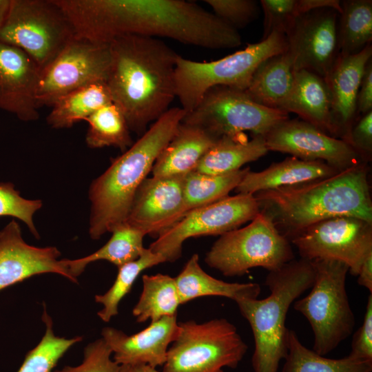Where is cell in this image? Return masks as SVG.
<instances>
[{"instance_id":"ab89813d","label":"cell","mask_w":372,"mask_h":372,"mask_svg":"<svg viewBox=\"0 0 372 372\" xmlns=\"http://www.w3.org/2000/svg\"><path fill=\"white\" fill-rule=\"evenodd\" d=\"M112 354L111 348L102 338L86 346L81 364L65 366L53 372H120L121 365L111 358Z\"/></svg>"},{"instance_id":"9a60e30c","label":"cell","mask_w":372,"mask_h":372,"mask_svg":"<svg viewBox=\"0 0 372 372\" xmlns=\"http://www.w3.org/2000/svg\"><path fill=\"white\" fill-rule=\"evenodd\" d=\"M339 13L316 9L299 17L286 34L295 71L305 70L325 79L339 54Z\"/></svg>"},{"instance_id":"4fadbf2b","label":"cell","mask_w":372,"mask_h":372,"mask_svg":"<svg viewBox=\"0 0 372 372\" xmlns=\"http://www.w3.org/2000/svg\"><path fill=\"white\" fill-rule=\"evenodd\" d=\"M290 242L302 258L338 260L357 276L372 255V223L352 216L333 217L307 227Z\"/></svg>"},{"instance_id":"4316f807","label":"cell","mask_w":372,"mask_h":372,"mask_svg":"<svg viewBox=\"0 0 372 372\" xmlns=\"http://www.w3.org/2000/svg\"><path fill=\"white\" fill-rule=\"evenodd\" d=\"M268 151L262 136H254L251 140L247 137H221L205 153L194 170L214 175L231 173L260 158Z\"/></svg>"},{"instance_id":"ba28073f","label":"cell","mask_w":372,"mask_h":372,"mask_svg":"<svg viewBox=\"0 0 372 372\" xmlns=\"http://www.w3.org/2000/svg\"><path fill=\"white\" fill-rule=\"evenodd\" d=\"M293 259L290 242L271 218L260 211L245 227L220 236L205 261L224 276L233 277L255 267L275 271Z\"/></svg>"},{"instance_id":"e575fe53","label":"cell","mask_w":372,"mask_h":372,"mask_svg":"<svg viewBox=\"0 0 372 372\" xmlns=\"http://www.w3.org/2000/svg\"><path fill=\"white\" fill-rule=\"evenodd\" d=\"M163 262L165 260L160 254L145 248L138 259L118 267L117 276L110 289L103 294L95 296V301L103 306L97 313L99 318L104 322H109L116 316L120 302L130 291L139 274Z\"/></svg>"},{"instance_id":"b9f144b4","label":"cell","mask_w":372,"mask_h":372,"mask_svg":"<svg viewBox=\"0 0 372 372\" xmlns=\"http://www.w3.org/2000/svg\"><path fill=\"white\" fill-rule=\"evenodd\" d=\"M349 143L367 163L372 156V111L355 121L350 132Z\"/></svg>"},{"instance_id":"f546056e","label":"cell","mask_w":372,"mask_h":372,"mask_svg":"<svg viewBox=\"0 0 372 372\" xmlns=\"http://www.w3.org/2000/svg\"><path fill=\"white\" fill-rule=\"evenodd\" d=\"M143 290L132 310L138 322L157 321L165 316L176 315L180 304L175 278L167 274H145Z\"/></svg>"},{"instance_id":"8d00e7d4","label":"cell","mask_w":372,"mask_h":372,"mask_svg":"<svg viewBox=\"0 0 372 372\" xmlns=\"http://www.w3.org/2000/svg\"><path fill=\"white\" fill-rule=\"evenodd\" d=\"M259 3L264 14L262 40L273 32L286 35L299 17L321 6L319 0H261Z\"/></svg>"},{"instance_id":"9c48e42d","label":"cell","mask_w":372,"mask_h":372,"mask_svg":"<svg viewBox=\"0 0 372 372\" xmlns=\"http://www.w3.org/2000/svg\"><path fill=\"white\" fill-rule=\"evenodd\" d=\"M162 372H223L236 369L248 347L236 327L225 318L178 322Z\"/></svg>"},{"instance_id":"7a4b0ae2","label":"cell","mask_w":372,"mask_h":372,"mask_svg":"<svg viewBox=\"0 0 372 372\" xmlns=\"http://www.w3.org/2000/svg\"><path fill=\"white\" fill-rule=\"evenodd\" d=\"M109 44L111 63L106 84L112 103L123 112L130 132L142 136L176 97L179 55L157 38L126 35Z\"/></svg>"},{"instance_id":"d6986e66","label":"cell","mask_w":372,"mask_h":372,"mask_svg":"<svg viewBox=\"0 0 372 372\" xmlns=\"http://www.w3.org/2000/svg\"><path fill=\"white\" fill-rule=\"evenodd\" d=\"M41 71L22 50L0 42V109L23 121L39 117L37 95Z\"/></svg>"},{"instance_id":"f35d334b","label":"cell","mask_w":372,"mask_h":372,"mask_svg":"<svg viewBox=\"0 0 372 372\" xmlns=\"http://www.w3.org/2000/svg\"><path fill=\"white\" fill-rule=\"evenodd\" d=\"M214 14L238 30L249 25L259 14V3L254 0H205Z\"/></svg>"},{"instance_id":"4dcf8cb0","label":"cell","mask_w":372,"mask_h":372,"mask_svg":"<svg viewBox=\"0 0 372 372\" xmlns=\"http://www.w3.org/2000/svg\"><path fill=\"white\" fill-rule=\"evenodd\" d=\"M372 361L360 360L346 356L327 358L306 347L296 333L289 329L288 353L282 372H371Z\"/></svg>"},{"instance_id":"7402d4cb","label":"cell","mask_w":372,"mask_h":372,"mask_svg":"<svg viewBox=\"0 0 372 372\" xmlns=\"http://www.w3.org/2000/svg\"><path fill=\"white\" fill-rule=\"evenodd\" d=\"M217 139L205 130L184 123L156 158L153 176H183L194 171Z\"/></svg>"},{"instance_id":"cb8c5ba5","label":"cell","mask_w":372,"mask_h":372,"mask_svg":"<svg viewBox=\"0 0 372 372\" xmlns=\"http://www.w3.org/2000/svg\"><path fill=\"white\" fill-rule=\"evenodd\" d=\"M331 98L322 76L305 70L295 71L294 81L282 111L293 112L331 136Z\"/></svg>"},{"instance_id":"5b68a950","label":"cell","mask_w":372,"mask_h":372,"mask_svg":"<svg viewBox=\"0 0 372 372\" xmlns=\"http://www.w3.org/2000/svg\"><path fill=\"white\" fill-rule=\"evenodd\" d=\"M314 277L311 260L293 259L280 269L269 271L265 281L270 291L267 298L236 301L253 333L254 372H278L280 361L288 353V310L296 299L311 287Z\"/></svg>"},{"instance_id":"7c38bea8","label":"cell","mask_w":372,"mask_h":372,"mask_svg":"<svg viewBox=\"0 0 372 372\" xmlns=\"http://www.w3.org/2000/svg\"><path fill=\"white\" fill-rule=\"evenodd\" d=\"M260 212L254 194H237L192 209L176 224L161 233L149 247L165 262H174L187 239L200 236H221L251 221Z\"/></svg>"},{"instance_id":"83f0119b","label":"cell","mask_w":372,"mask_h":372,"mask_svg":"<svg viewBox=\"0 0 372 372\" xmlns=\"http://www.w3.org/2000/svg\"><path fill=\"white\" fill-rule=\"evenodd\" d=\"M112 102L106 83L91 84L57 99L46 121L52 128H69Z\"/></svg>"},{"instance_id":"bcb514c9","label":"cell","mask_w":372,"mask_h":372,"mask_svg":"<svg viewBox=\"0 0 372 372\" xmlns=\"http://www.w3.org/2000/svg\"><path fill=\"white\" fill-rule=\"evenodd\" d=\"M10 0H0V28L6 19L10 8Z\"/></svg>"},{"instance_id":"ffe728a7","label":"cell","mask_w":372,"mask_h":372,"mask_svg":"<svg viewBox=\"0 0 372 372\" xmlns=\"http://www.w3.org/2000/svg\"><path fill=\"white\" fill-rule=\"evenodd\" d=\"M371 57V44L355 54H338L324 79L331 98V136L348 143L351 130L358 116L356 104L360 82Z\"/></svg>"},{"instance_id":"6da1fadb","label":"cell","mask_w":372,"mask_h":372,"mask_svg":"<svg viewBox=\"0 0 372 372\" xmlns=\"http://www.w3.org/2000/svg\"><path fill=\"white\" fill-rule=\"evenodd\" d=\"M74 37L109 44L116 38L164 37L207 49L241 45L238 31L199 5L184 0H55Z\"/></svg>"},{"instance_id":"8fae6325","label":"cell","mask_w":372,"mask_h":372,"mask_svg":"<svg viewBox=\"0 0 372 372\" xmlns=\"http://www.w3.org/2000/svg\"><path fill=\"white\" fill-rule=\"evenodd\" d=\"M289 118L285 111L253 101L245 92L227 86H215L182 123L198 127L216 138H245V132L264 136L276 125Z\"/></svg>"},{"instance_id":"8992f818","label":"cell","mask_w":372,"mask_h":372,"mask_svg":"<svg viewBox=\"0 0 372 372\" xmlns=\"http://www.w3.org/2000/svg\"><path fill=\"white\" fill-rule=\"evenodd\" d=\"M287 47L286 35L273 32L265 39L213 61H195L179 55L175 68V87L180 107L186 114L191 112L215 86L245 91L258 66L267 58L287 51Z\"/></svg>"},{"instance_id":"ac0fdd59","label":"cell","mask_w":372,"mask_h":372,"mask_svg":"<svg viewBox=\"0 0 372 372\" xmlns=\"http://www.w3.org/2000/svg\"><path fill=\"white\" fill-rule=\"evenodd\" d=\"M55 247H37L23 239L19 225L12 220L0 231V291L32 276L54 273L77 282L66 259L59 260Z\"/></svg>"},{"instance_id":"f6af8a7d","label":"cell","mask_w":372,"mask_h":372,"mask_svg":"<svg viewBox=\"0 0 372 372\" xmlns=\"http://www.w3.org/2000/svg\"><path fill=\"white\" fill-rule=\"evenodd\" d=\"M120 372H159L156 368L147 364H123L121 365Z\"/></svg>"},{"instance_id":"74e56055","label":"cell","mask_w":372,"mask_h":372,"mask_svg":"<svg viewBox=\"0 0 372 372\" xmlns=\"http://www.w3.org/2000/svg\"><path fill=\"white\" fill-rule=\"evenodd\" d=\"M41 206L40 200L22 197L12 183H0V218L10 216L21 220L36 238L39 236L33 223V215Z\"/></svg>"},{"instance_id":"ee69618b","label":"cell","mask_w":372,"mask_h":372,"mask_svg":"<svg viewBox=\"0 0 372 372\" xmlns=\"http://www.w3.org/2000/svg\"><path fill=\"white\" fill-rule=\"evenodd\" d=\"M358 283L372 293V255L362 263L358 274Z\"/></svg>"},{"instance_id":"1f68e13d","label":"cell","mask_w":372,"mask_h":372,"mask_svg":"<svg viewBox=\"0 0 372 372\" xmlns=\"http://www.w3.org/2000/svg\"><path fill=\"white\" fill-rule=\"evenodd\" d=\"M338 18L339 54H355L372 41V1H341Z\"/></svg>"},{"instance_id":"d4e9b609","label":"cell","mask_w":372,"mask_h":372,"mask_svg":"<svg viewBox=\"0 0 372 372\" xmlns=\"http://www.w3.org/2000/svg\"><path fill=\"white\" fill-rule=\"evenodd\" d=\"M294 74L293 61L287 50L263 61L245 92L258 104L282 110L293 87Z\"/></svg>"},{"instance_id":"836d02e7","label":"cell","mask_w":372,"mask_h":372,"mask_svg":"<svg viewBox=\"0 0 372 372\" xmlns=\"http://www.w3.org/2000/svg\"><path fill=\"white\" fill-rule=\"evenodd\" d=\"M85 121L89 124L85 141L90 148L114 147L124 152L134 143L125 116L112 102L97 110Z\"/></svg>"},{"instance_id":"3957f363","label":"cell","mask_w":372,"mask_h":372,"mask_svg":"<svg viewBox=\"0 0 372 372\" xmlns=\"http://www.w3.org/2000/svg\"><path fill=\"white\" fill-rule=\"evenodd\" d=\"M368 172L362 163L329 177L254 195L260 211L270 217L290 242L307 227L333 217L352 216L372 223Z\"/></svg>"},{"instance_id":"30bf717a","label":"cell","mask_w":372,"mask_h":372,"mask_svg":"<svg viewBox=\"0 0 372 372\" xmlns=\"http://www.w3.org/2000/svg\"><path fill=\"white\" fill-rule=\"evenodd\" d=\"M74 37L69 19L54 0H10L0 28V42L24 51L41 72Z\"/></svg>"},{"instance_id":"484cf974","label":"cell","mask_w":372,"mask_h":372,"mask_svg":"<svg viewBox=\"0 0 372 372\" xmlns=\"http://www.w3.org/2000/svg\"><path fill=\"white\" fill-rule=\"evenodd\" d=\"M180 304L205 296H220L235 302L258 298L260 286L257 283L227 282L207 273L199 264L198 254H194L174 278Z\"/></svg>"},{"instance_id":"f1b7e54d","label":"cell","mask_w":372,"mask_h":372,"mask_svg":"<svg viewBox=\"0 0 372 372\" xmlns=\"http://www.w3.org/2000/svg\"><path fill=\"white\" fill-rule=\"evenodd\" d=\"M111 233L107 243L95 252L81 258L66 259L70 273L75 280L85 267L94 261L104 260L119 267L139 258L145 249L143 238L146 235L143 232L125 222L116 226Z\"/></svg>"},{"instance_id":"44dd1931","label":"cell","mask_w":372,"mask_h":372,"mask_svg":"<svg viewBox=\"0 0 372 372\" xmlns=\"http://www.w3.org/2000/svg\"><path fill=\"white\" fill-rule=\"evenodd\" d=\"M178 330L175 315L152 322L133 335L112 327L103 328L101 334L114 353L113 360L118 364H143L156 368L165 364L169 346Z\"/></svg>"},{"instance_id":"7bdbcfd3","label":"cell","mask_w":372,"mask_h":372,"mask_svg":"<svg viewBox=\"0 0 372 372\" xmlns=\"http://www.w3.org/2000/svg\"><path fill=\"white\" fill-rule=\"evenodd\" d=\"M356 109L357 116L372 111V59L368 62L360 82Z\"/></svg>"},{"instance_id":"d6a6232c","label":"cell","mask_w":372,"mask_h":372,"mask_svg":"<svg viewBox=\"0 0 372 372\" xmlns=\"http://www.w3.org/2000/svg\"><path fill=\"white\" fill-rule=\"evenodd\" d=\"M249 170L248 167L220 175L195 170L187 174L183 180V193L187 212L228 196Z\"/></svg>"},{"instance_id":"e0dca14e","label":"cell","mask_w":372,"mask_h":372,"mask_svg":"<svg viewBox=\"0 0 372 372\" xmlns=\"http://www.w3.org/2000/svg\"><path fill=\"white\" fill-rule=\"evenodd\" d=\"M183 176L146 178L137 189L126 223L145 235L157 236L187 212Z\"/></svg>"},{"instance_id":"603a6c76","label":"cell","mask_w":372,"mask_h":372,"mask_svg":"<svg viewBox=\"0 0 372 372\" xmlns=\"http://www.w3.org/2000/svg\"><path fill=\"white\" fill-rule=\"evenodd\" d=\"M338 172L323 161H304L291 156L262 171H248L235 190L238 194H254L329 177Z\"/></svg>"},{"instance_id":"2e32d148","label":"cell","mask_w":372,"mask_h":372,"mask_svg":"<svg viewBox=\"0 0 372 372\" xmlns=\"http://www.w3.org/2000/svg\"><path fill=\"white\" fill-rule=\"evenodd\" d=\"M264 138L269 151L304 161H321L339 171L364 163L350 144L300 119L280 123Z\"/></svg>"},{"instance_id":"d590c367","label":"cell","mask_w":372,"mask_h":372,"mask_svg":"<svg viewBox=\"0 0 372 372\" xmlns=\"http://www.w3.org/2000/svg\"><path fill=\"white\" fill-rule=\"evenodd\" d=\"M42 320L45 325V333L39 343L26 353L17 372H52L66 351L82 340L80 336L67 339L55 335L52 319L48 313L45 304Z\"/></svg>"},{"instance_id":"52a82bcc","label":"cell","mask_w":372,"mask_h":372,"mask_svg":"<svg viewBox=\"0 0 372 372\" xmlns=\"http://www.w3.org/2000/svg\"><path fill=\"white\" fill-rule=\"evenodd\" d=\"M315 277L310 292L295 300L293 308L309 322L313 351L327 355L349 337L355 317L346 289L348 266L333 260H312Z\"/></svg>"},{"instance_id":"60d3db41","label":"cell","mask_w":372,"mask_h":372,"mask_svg":"<svg viewBox=\"0 0 372 372\" xmlns=\"http://www.w3.org/2000/svg\"><path fill=\"white\" fill-rule=\"evenodd\" d=\"M348 356L372 361V294L368 296L363 322L353 334Z\"/></svg>"},{"instance_id":"277c9868","label":"cell","mask_w":372,"mask_h":372,"mask_svg":"<svg viewBox=\"0 0 372 372\" xmlns=\"http://www.w3.org/2000/svg\"><path fill=\"white\" fill-rule=\"evenodd\" d=\"M185 114L180 107L169 108L92 182L89 191V234L92 239H99L126 221L137 189Z\"/></svg>"},{"instance_id":"5bb4252c","label":"cell","mask_w":372,"mask_h":372,"mask_svg":"<svg viewBox=\"0 0 372 372\" xmlns=\"http://www.w3.org/2000/svg\"><path fill=\"white\" fill-rule=\"evenodd\" d=\"M111 63L110 44L75 37L41 72L39 105L52 106L59 97L91 84L106 83Z\"/></svg>"}]
</instances>
